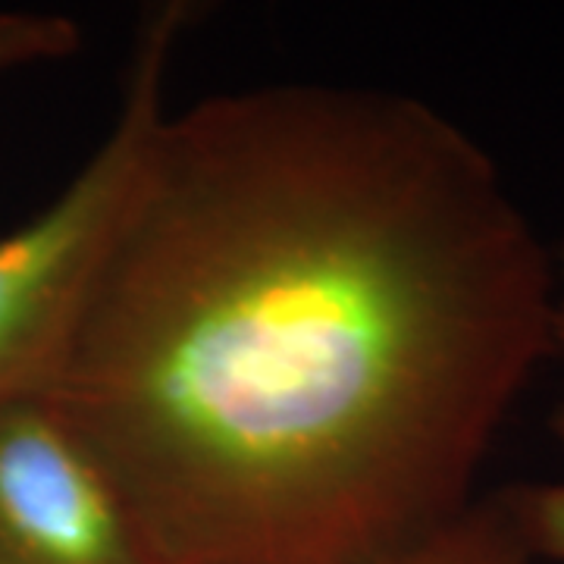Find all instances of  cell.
Masks as SVG:
<instances>
[{"instance_id": "obj_7", "label": "cell", "mask_w": 564, "mask_h": 564, "mask_svg": "<svg viewBox=\"0 0 564 564\" xmlns=\"http://www.w3.org/2000/svg\"><path fill=\"white\" fill-rule=\"evenodd\" d=\"M558 304H555V361H564V245L558 248Z\"/></svg>"}, {"instance_id": "obj_2", "label": "cell", "mask_w": 564, "mask_h": 564, "mask_svg": "<svg viewBox=\"0 0 564 564\" xmlns=\"http://www.w3.org/2000/svg\"><path fill=\"white\" fill-rule=\"evenodd\" d=\"M192 3H163L141 25L110 132L61 195L0 236V408L44 395L98 285L158 122L170 110L176 44Z\"/></svg>"}, {"instance_id": "obj_5", "label": "cell", "mask_w": 564, "mask_h": 564, "mask_svg": "<svg viewBox=\"0 0 564 564\" xmlns=\"http://www.w3.org/2000/svg\"><path fill=\"white\" fill-rule=\"evenodd\" d=\"M552 433L564 445V402L552 414ZM499 499L530 555L536 562L564 564V480L505 486Z\"/></svg>"}, {"instance_id": "obj_3", "label": "cell", "mask_w": 564, "mask_h": 564, "mask_svg": "<svg viewBox=\"0 0 564 564\" xmlns=\"http://www.w3.org/2000/svg\"><path fill=\"white\" fill-rule=\"evenodd\" d=\"M0 564H163L104 464L44 395L0 408Z\"/></svg>"}, {"instance_id": "obj_6", "label": "cell", "mask_w": 564, "mask_h": 564, "mask_svg": "<svg viewBox=\"0 0 564 564\" xmlns=\"http://www.w3.org/2000/svg\"><path fill=\"white\" fill-rule=\"evenodd\" d=\"M79 47L82 29L69 17L0 10V76L25 66L66 61Z\"/></svg>"}, {"instance_id": "obj_4", "label": "cell", "mask_w": 564, "mask_h": 564, "mask_svg": "<svg viewBox=\"0 0 564 564\" xmlns=\"http://www.w3.org/2000/svg\"><path fill=\"white\" fill-rule=\"evenodd\" d=\"M383 564H536V558L505 511L499 492H489Z\"/></svg>"}, {"instance_id": "obj_1", "label": "cell", "mask_w": 564, "mask_h": 564, "mask_svg": "<svg viewBox=\"0 0 564 564\" xmlns=\"http://www.w3.org/2000/svg\"><path fill=\"white\" fill-rule=\"evenodd\" d=\"M558 258L392 88L166 110L44 399L163 564H383L477 502L555 361Z\"/></svg>"}]
</instances>
